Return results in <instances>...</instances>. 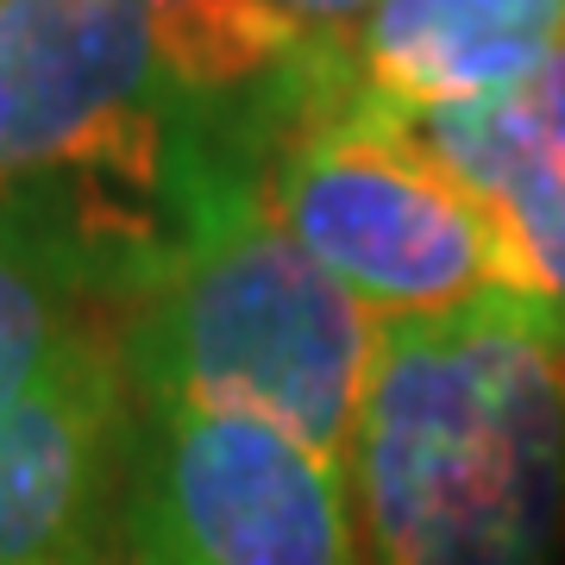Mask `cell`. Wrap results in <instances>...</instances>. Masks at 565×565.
Segmentation results:
<instances>
[{"label": "cell", "mask_w": 565, "mask_h": 565, "mask_svg": "<svg viewBox=\"0 0 565 565\" xmlns=\"http://www.w3.org/2000/svg\"><path fill=\"white\" fill-rule=\"evenodd\" d=\"M139 13L189 102H239L315 44L270 0H139Z\"/></svg>", "instance_id": "obj_10"}, {"label": "cell", "mask_w": 565, "mask_h": 565, "mask_svg": "<svg viewBox=\"0 0 565 565\" xmlns=\"http://www.w3.org/2000/svg\"><path fill=\"white\" fill-rule=\"evenodd\" d=\"M120 327L0 422V565H102L139 434Z\"/></svg>", "instance_id": "obj_6"}, {"label": "cell", "mask_w": 565, "mask_h": 565, "mask_svg": "<svg viewBox=\"0 0 565 565\" xmlns=\"http://www.w3.org/2000/svg\"><path fill=\"white\" fill-rule=\"evenodd\" d=\"M371 565H553L565 541V321L515 296L377 321L352 446Z\"/></svg>", "instance_id": "obj_1"}, {"label": "cell", "mask_w": 565, "mask_h": 565, "mask_svg": "<svg viewBox=\"0 0 565 565\" xmlns=\"http://www.w3.org/2000/svg\"><path fill=\"white\" fill-rule=\"evenodd\" d=\"M0 82L13 102L7 182L57 207L139 296L177 233L189 95L139 0H0Z\"/></svg>", "instance_id": "obj_4"}, {"label": "cell", "mask_w": 565, "mask_h": 565, "mask_svg": "<svg viewBox=\"0 0 565 565\" xmlns=\"http://www.w3.org/2000/svg\"><path fill=\"white\" fill-rule=\"evenodd\" d=\"M478 195L503 252V296L565 321V51L515 88L403 120Z\"/></svg>", "instance_id": "obj_7"}, {"label": "cell", "mask_w": 565, "mask_h": 565, "mask_svg": "<svg viewBox=\"0 0 565 565\" xmlns=\"http://www.w3.org/2000/svg\"><path fill=\"white\" fill-rule=\"evenodd\" d=\"M565 51V0H377L352 39V82L396 120L515 88Z\"/></svg>", "instance_id": "obj_8"}, {"label": "cell", "mask_w": 565, "mask_h": 565, "mask_svg": "<svg viewBox=\"0 0 565 565\" xmlns=\"http://www.w3.org/2000/svg\"><path fill=\"white\" fill-rule=\"evenodd\" d=\"M7 145H13V102H7V82H0V182H7Z\"/></svg>", "instance_id": "obj_12"}, {"label": "cell", "mask_w": 565, "mask_h": 565, "mask_svg": "<svg viewBox=\"0 0 565 565\" xmlns=\"http://www.w3.org/2000/svg\"><path fill=\"white\" fill-rule=\"evenodd\" d=\"M139 403L282 427L352 478L377 315L308 258L264 202L258 151L189 102L177 233L126 302Z\"/></svg>", "instance_id": "obj_2"}, {"label": "cell", "mask_w": 565, "mask_h": 565, "mask_svg": "<svg viewBox=\"0 0 565 565\" xmlns=\"http://www.w3.org/2000/svg\"><path fill=\"white\" fill-rule=\"evenodd\" d=\"M345 484L270 422L139 403L126 553L132 565H364Z\"/></svg>", "instance_id": "obj_5"}, {"label": "cell", "mask_w": 565, "mask_h": 565, "mask_svg": "<svg viewBox=\"0 0 565 565\" xmlns=\"http://www.w3.org/2000/svg\"><path fill=\"white\" fill-rule=\"evenodd\" d=\"M120 321V277L44 195L0 182V422Z\"/></svg>", "instance_id": "obj_9"}, {"label": "cell", "mask_w": 565, "mask_h": 565, "mask_svg": "<svg viewBox=\"0 0 565 565\" xmlns=\"http://www.w3.org/2000/svg\"><path fill=\"white\" fill-rule=\"evenodd\" d=\"M264 202L282 233L377 321L503 296V252L478 195L352 82V44H308L245 95Z\"/></svg>", "instance_id": "obj_3"}, {"label": "cell", "mask_w": 565, "mask_h": 565, "mask_svg": "<svg viewBox=\"0 0 565 565\" xmlns=\"http://www.w3.org/2000/svg\"><path fill=\"white\" fill-rule=\"evenodd\" d=\"M282 20L296 25L302 39L315 44H345V39H359V25L377 13V0H270Z\"/></svg>", "instance_id": "obj_11"}]
</instances>
